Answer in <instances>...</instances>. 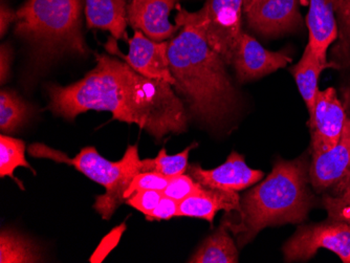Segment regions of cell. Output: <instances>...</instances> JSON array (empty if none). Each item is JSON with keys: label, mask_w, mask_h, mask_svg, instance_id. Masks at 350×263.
I'll return each mask as SVG.
<instances>
[{"label": "cell", "mask_w": 350, "mask_h": 263, "mask_svg": "<svg viewBox=\"0 0 350 263\" xmlns=\"http://www.w3.org/2000/svg\"><path fill=\"white\" fill-rule=\"evenodd\" d=\"M96 60L97 66L83 79L47 86V108L55 115L74 120L86 111H108L157 140L187 130L186 105L170 83L139 74L118 56L96 54Z\"/></svg>", "instance_id": "obj_1"}, {"label": "cell", "mask_w": 350, "mask_h": 263, "mask_svg": "<svg viewBox=\"0 0 350 263\" xmlns=\"http://www.w3.org/2000/svg\"><path fill=\"white\" fill-rule=\"evenodd\" d=\"M168 60L173 89L192 117L216 126L235 113L238 96L227 64L196 29L180 27L169 41Z\"/></svg>", "instance_id": "obj_2"}, {"label": "cell", "mask_w": 350, "mask_h": 263, "mask_svg": "<svg viewBox=\"0 0 350 263\" xmlns=\"http://www.w3.org/2000/svg\"><path fill=\"white\" fill-rule=\"evenodd\" d=\"M310 182L306 156L277 161L267 178L241 198L239 209L224 216L221 225L243 247L265 227L304 223L317 203Z\"/></svg>", "instance_id": "obj_3"}, {"label": "cell", "mask_w": 350, "mask_h": 263, "mask_svg": "<svg viewBox=\"0 0 350 263\" xmlns=\"http://www.w3.org/2000/svg\"><path fill=\"white\" fill-rule=\"evenodd\" d=\"M85 0H27L17 12L16 36L27 43L35 72L50 68L66 56H85L82 31Z\"/></svg>", "instance_id": "obj_4"}, {"label": "cell", "mask_w": 350, "mask_h": 263, "mask_svg": "<svg viewBox=\"0 0 350 263\" xmlns=\"http://www.w3.org/2000/svg\"><path fill=\"white\" fill-rule=\"evenodd\" d=\"M29 153L35 158H49L74 166L90 180L102 184L105 188V193L96 197L94 208L105 221L111 219L116 210L125 202L126 190L133 178L139 174L141 160L137 145L127 147L123 158L118 162L106 160L94 147L82 149L74 158H68L62 151L39 143L31 145Z\"/></svg>", "instance_id": "obj_5"}, {"label": "cell", "mask_w": 350, "mask_h": 263, "mask_svg": "<svg viewBox=\"0 0 350 263\" xmlns=\"http://www.w3.org/2000/svg\"><path fill=\"white\" fill-rule=\"evenodd\" d=\"M175 25L189 27L200 33L210 48L231 66L241 37L243 0H206L198 12H189L178 5Z\"/></svg>", "instance_id": "obj_6"}, {"label": "cell", "mask_w": 350, "mask_h": 263, "mask_svg": "<svg viewBox=\"0 0 350 263\" xmlns=\"http://www.w3.org/2000/svg\"><path fill=\"white\" fill-rule=\"evenodd\" d=\"M320 249L335 253L342 262L350 263L349 225L327 219L298 227L283 247L285 262L310 260Z\"/></svg>", "instance_id": "obj_7"}, {"label": "cell", "mask_w": 350, "mask_h": 263, "mask_svg": "<svg viewBox=\"0 0 350 263\" xmlns=\"http://www.w3.org/2000/svg\"><path fill=\"white\" fill-rule=\"evenodd\" d=\"M129 54L123 55L118 46L117 39L108 38L105 49L110 54L120 57L135 72L151 79L162 80L174 84L168 60L169 41L151 40L144 33L135 29V35L129 41Z\"/></svg>", "instance_id": "obj_8"}, {"label": "cell", "mask_w": 350, "mask_h": 263, "mask_svg": "<svg viewBox=\"0 0 350 263\" xmlns=\"http://www.w3.org/2000/svg\"><path fill=\"white\" fill-rule=\"evenodd\" d=\"M310 178L316 191L332 189L335 195L345 192L350 180V117L346 119L339 143L330 150L312 154Z\"/></svg>", "instance_id": "obj_9"}, {"label": "cell", "mask_w": 350, "mask_h": 263, "mask_svg": "<svg viewBox=\"0 0 350 263\" xmlns=\"http://www.w3.org/2000/svg\"><path fill=\"white\" fill-rule=\"evenodd\" d=\"M308 117L312 154L330 150L339 143L347 113L334 87L319 90L314 111Z\"/></svg>", "instance_id": "obj_10"}, {"label": "cell", "mask_w": 350, "mask_h": 263, "mask_svg": "<svg viewBox=\"0 0 350 263\" xmlns=\"http://www.w3.org/2000/svg\"><path fill=\"white\" fill-rule=\"evenodd\" d=\"M243 14L247 25L263 37H278L302 27L298 0H250Z\"/></svg>", "instance_id": "obj_11"}, {"label": "cell", "mask_w": 350, "mask_h": 263, "mask_svg": "<svg viewBox=\"0 0 350 263\" xmlns=\"http://www.w3.org/2000/svg\"><path fill=\"white\" fill-rule=\"evenodd\" d=\"M292 60L284 53L267 50L254 37L243 32L238 39L231 66L238 81L249 82L285 68Z\"/></svg>", "instance_id": "obj_12"}, {"label": "cell", "mask_w": 350, "mask_h": 263, "mask_svg": "<svg viewBox=\"0 0 350 263\" xmlns=\"http://www.w3.org/2000/svg\"><path fill=\"white\" fill-rule=\"evenodd\" d=\"M187 172L204 187L236 192L251 187L263 178L262 171L250 168L243 156L236 151L219 167L206 170L193 164L188 166Z\"/></svg>", "instance_id": "obj_13"}, {"label": "cell", "mask_w": 350, "mask_h": 263, "mask_svg": "<svg viewBox=\"0 0 350 263\" xmlns=\"http://www.w3.org/2000/svg\"><path fill=\"white\" fill-rule=\"evenodd\" d=\"M178 3L180 0H131L127 10L129 25L157 42L173 38L180 29L169 18Z\"/></svg>", "instance_id": "obj_14"}, {"label": "cell", "mask_w": 350, "mask_h": 263, "mask_svg": "<svg viewBox=\"0 0 350 263\" xmlns=\"http://www.w3.org/2000/svg\"><path fill=\"white\" fill-rule=\"evenodd\" d=\"M340 1L341 0H310V10L306 16L308 44L324 64H328V49L339 36L336 11Z\"/></svg>", "instance_id": "obj_15"}, {"label": "cell", "mask_w": 350, "mask_h": 263, "mask_svg": "<svg viewBox=\"0 0 350 263\" xmlns=\"http://www.w3.org/2000/svg\"><path fill=\"white\" fill-rule=\"evenodd\" d=\"M239 205L241 196L237 192L204 187L180 202L178 217H196L213 223L218 211L235 212Z\"/></svg>", "instance_id": "obj_16"}, {"label": "cell", "mask_w": 350, "mask_h": 263, "mask_svg": "<svg viewBox=\"0 0 350 263\" xmlns=\"http://www.w3.org/2000/svg\"><path fill=\"white\" fill-rule=\"evenodd\" d=\"M127 10V0H85L86 25L88 29L108 31L117 40L129 42Z\"/></svg>", "instance_id": "obj_17"}, {"label": "cell", "mask_w": 350, "mask_h": 263, "mask_svg": "<svg viewBox=\"0 0 350 263\" xmlns=\"http://www.w3.org/2000/svg\"><path fill=\"white\" fill-rule=\"evenodd\" d=\"M326 68H330L329 62L328 64L322 62L314 54L308 43L300 61L296 66L291 68V72L294 76L299 92L306 102L308 115L314 111L317 95L320 90V76Z\"/></svg>", "instance_id": "obj_18"}, {"label": "cell", "mask_w": 350, "mask_h": 263, "mask_svg": "<svg viewBox=\"0 0 350 263\" xmlns=\"http://www.w3.org/2000/svg\"><path fill=\"white\" fill-rule=\"evenodd\" d=\"M238 250L229 230L220 223L217 231L204 239L196 254L189 259L191 263H237Z\"/></svg>", "instance_id": "obj_19"}, {"label": "cell", "mask_w": 350, "mask_h": 263, "mask_svg": "<svg viewBox=\"0 0 350 263\" xmlns=\"http://www.w3.org/2000/svg\"><path fill=\"white\" fill-rule=\"evenodd\" d=\"M31 106L17 92L3 89L0 92V130L3 133H15L29 121Z\"/></svg>", "instance_id": "obj_20"}, {"label": "cell", "mask_w": 350, "mask_h": 263, "mask_svg": "<svg viewBox=\"0 0 350 263\" xmlns=\"http://www.w3.org/2000/svg\"><path fill=\"white\" fill-rule=\"evenodd\" d=\"M39 249L33 241L12 230H3L0 234V262H40Z\"/></svg>", "instance_id": "obj_21"}, {"label": "cell", "mask_w": 350, "mask_h": 263, "mask_svg": "<svg viewBox=\"0 0 350 263\" xmlns=\"http://www.w3.org/2000/svg\"><path fill=\"white\" fill-rule=\"evenodd\" d=\"M338 23L337 41L330 51V68L338 70L350 68V0H341L336 11Z\"/></svg>", "instance_id": "obj_22"}, {"label": "cell", "mask_w": 350, "mask_h": 263, "mask_svg": "<svg viewBox=\"0 0 350 263\" xmlns=\"http://www.w3.org/2000/svg\"><path fill=\"white\" fill-rule=\"evenodd\" d=\"M198 147V143H193L187 147L182 152L169 156L166 148H162L154 158H145L139 162V170L141 172H157L167 178H174L184 174L188 169L189 153Z\"/></svg>", "instance_id": "obj_23"}, {"label": "cell", "mask_w": 350, "mask_h": 263, "mask_svg": "<svg viewBox=\"0 0 350 263\" xmlns=\"http://www.w3.org/2000/svg\"><path fill=\"white\" fill-rule=\"evenodd\" d=\"M18 167H25L35 174L34 169L25 158V143L9 135H0V178L10 176L18 182L14 176V171ZM18 182L23 189L21 182Z\"/></svg>", "instance_id": "obj_24"}, {"label": "cell", "mask_w": 350, "mask_h": 263, "mask_svg": "<svg viewBox=\"0 0 350 263\" xmlns=\"http://www.w3.org/2000/svg\"><path fill=\"white\" fill-rule=\"evenodd\" d=\"M171 178L162 176L157 172H141L137 174L131 180L129 187L124 194V199L131 197L133 194L145 190H157L164 191Z\"/></svg>", "instance_id": "obj_25"}, {"label": "cell", "mask_w": 350, "mask_h": 263, "mask_svg": "<svg viewBox=\"0 0 350 263\" xmlns=\"http://www.w3.org/2000/svg\"><path fill=\"white\" fill-rule=\"evenodd\" d=\"M202 188L204 186L196 182L192 176L184 174L171 178L163 194L180 203L188 196L200 191Z\"/></svg>", "instance_id": "obj_26"}, {"label": "cell", "mask_w": 350, "mask_h": 263, "mask_svg": "<svg viewBox=\"0 0 350 263\" xmlns=\"http://www.w3.org/2000/svg\"><path fill=\"white\" fill-rule=\"evenodd\" d=\"M322 204L327 211V219L342 221L350 227V191L344 192L341 195L325 194Z\"/></svg>", "instance_id": "obj_27"}, {"label": "cell", "mask_w": 350, "mask_h": 263, "mask_svg": "<svg viewBox=\"0 0 350 263\" xmlns=\"http://www.w3.org/2000/svg\"><path fill=\"white\" fill-rule=\"evenodd\" d=\"M163 196H164V194L162 191L145 190V191L137 192L131 197L127 198L125 200V204L135 208V210L144 213L145 216H147L159 205Z\"/></svg>", "instance_id": "obj_28"}, {"label": "cell", "mask_w": 350, "mask_h": 263, "mask_svg": "<svg viewBox=\"0 0 350 263\" xmlns=\"http://www.w3.org/2000/svg\"><path fill=\"white\" fill-rule=\"evenodd\" d=\"M126 231V223H123L122 225L116 227L113 231L108 233L103 239H102L100 245H98L97 250L94 251L92 256L90 257V261L92 263H100L108 256L111 251L117 247L121 239L122 235Z\"/></svg>", "instance_id": "obj_29"}, {"label": "cell", "mask_w": 350, "mask_h": 263, "mask_svg": "<svg viewBox=\"0 0 350 263\" xmlns=\"http://www.w3.org/2000/svg\"><path fill=\"white\" fill-rule=\"evenodd\" d=\"M178 202L164 195L155 209L146 216V219L148 221H168L173 217H178Z\"/></svg>", "instance_id": "obj_30"}, {"label": "cell", "mask_w": 350, "mask_h": 263, "mask_svg": "<svg viewBox=\"0 0 350 263\" xmlns=\"http://www.w3.org/2000/svg\"><path fill=\"white\" fill-rule=\"evenodd\" d=\"M13 60V50L9 43H3L0 48V81L5 84L9 80L11 64Z\"/></svg>", "instance_id": "obj_31"}, {"label": "cell", "mask_w": 350, "mask_h": 263, "mask_svg": "<svg viewBox=\"0 0 350 263\" xmlns=\"http://www.w3.org/2000/svg\"><path fill=\"white\" fill-rule=\"evenodd\" d=\"M17 20V12L14 11L7 3L1 1L0 3V36L5 37L8 29L11 27L12 23Z\"/></svg>", "instance_id": "obj_32"}, {"label": "cell", "mask_w": 350, "mask_h": 263, "mask_svg": "<svg viewBox=\"0 0 350 263\" xmlns=\"http://www.w3.org/2000/svg\"><path fill=\"white\" fill-rule=\"evenodd\" d=\"M340 96H341V102L345 108L346 113L350 117V79L343 84L340 88Z\"/></svg>", "instance_id": "obj_33"}, {"label": "cell", "mask_w": 350, "mask_h": 263, "mask_svg": "<svg viewBox=\"0 0 350 263\" xmlns=\"http://www.w3.org/2000/svg\"><path fill=\"white\" fill-rule=\"evenodd\" d=\"M346 191H350V180H349V182H348L347 188H346V190H345V192Z\"/></svg>", "instance_id": "obj_34"}, {"label": "cell", "mask_w": 350, "mask_h": 263, "mask_svg": "<svg viewBox=\"0 0 350 263\" xmlns=\"http://www.w3.org/2000/svg\"><path fill=\"white\" fill-rule=\"evenodd\" d=\"M250 0H243V5H247V3H249Z\"/></svg>", "instance_id": "obj_35"}]
</instances>
